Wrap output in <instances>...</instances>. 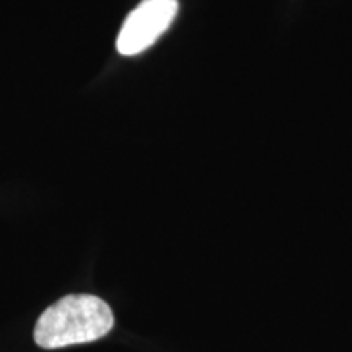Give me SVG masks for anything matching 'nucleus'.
<instances>
[{
  "mask_svg": "<svg viewBox=\"0 0 352 352\" xmlns=\"http://www.w3.org/2000/svg\"><path fill=\"white\" fill-rule=\"evenodd\" d=\"M113 327L114 315L107 302L78 294L60 298L39 316L34 341L43 349H59L100 340Z\"/></svg>",
  "mask_w": 352,
  "mask_h": 352,
  "instance_id": "nucleus-1",
  "label": "nucleus"
},
{
  "mask_svg": "<svg viewBox=\"0 0 352 352\" xmlns=\"http://www.w3.org/2000/svg\"><path fill=\"white\" fill-rule=\"evenodd\" d=\"M178 0H142L121 26L116 47L122 56H138L160 39L178 13Z\"/></svg>",
  "mask_w": 352,
  "mask_h": 352,
  "instance_id": "nucleus-2",
  "label": "nucleus"
}]
</instances>
